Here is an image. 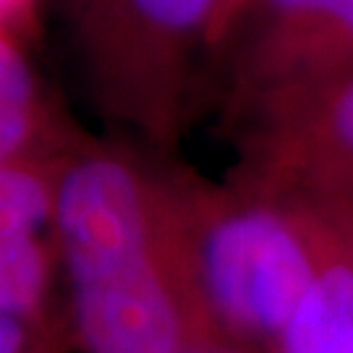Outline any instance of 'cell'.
Returning a JSON list of instances; mask_svg holds the SVG:
<instances>
[{"label": "cell", "instance_id": "2", "mask_svg": "<svg viewBox=\"0 0 353 353\" xmlns=\"http://www.w3.org/2000/svg\"><path fill=\"white\" fill-rule=\"evenodd\" d=\"M191 259L214 330L230 348L272 353L319 267L301 196L181 176Z\"/></svg>", "mask_w": 353, "mask_h": 353}, {"label": "cell", "instance_id": "6", "mask_svg": "<svg viewBox=\"0 0 353 353\" xmlns=\"http://www.w3.org/2000/svg\"><path fill=\"white\" fill-rule=\"evenodd\" d=\"M63 157L0 165V312L55 322V199Z\"/></svg>", "mask_w": 353, "mask_h": 353}, {"label": "cell", "instance_id": "9", "mask_svg": "<svg viewBox=\"0 0 353 353\" xmlns=\"http://www.w3.org/2000/svg\"><path fill=\"white\" fill-rule=\"evenodd\" d=\"M249 6H252V0H223L220 13H217V19H214L212 34H210V48L225 45L228 37L233 34V29L239 26L241 16L246 13Z\"/></svg>", "mask_w": 353, "mask_h": 353}, {"label": "cell", "instance_id": "5", "mask_svg": "<svg viewBox=\"0 0 353 353\" xmlns=\"http://www.w3.org/2000/svg\"><path fill=\"white\" fill-rule=\"evenodd\" d=\"M223 0H87L84 24L97 68L126 102L131 74H139L137 110L147 108L150 84L152 113L165 115L170 105V74L183 63L194 42L210 45ZM121 102V105H123Z\"/></svg>", "mask_w": 353, "mask_h": 353}, {"label": "cell", "instance_id": "1", "mask_svg": "<svg viewBox=\"0 0 353 353\" xmlns=\"http://www.w3.org/2000/svg\"><path fill=\"white\" fill-rule=\"evenodd\" d=\"M55 246L68 338L81 353L228 345L199 293L181 176L123 150L63 154Z\"/></svg>", "mask_w": 353, "mask_h": 353}, {"label": "cell", "instance_id": "3", "mask_svg": "<svg viewBox=\"0 0 353 353\" xmlns=\"http://www.w3.org/2000/svg\"><path fill=\"white\" fill-rule=\"evenodd\" d=\"M230 39L236 102L254 118L351 71L353 0H252Z\"/></svg>", "mask_w": 353, "mask_h": 353}, {"label": "cell", "instance_id": "10", "mask_svg": "<svg viewBox=\"0 0 353 353\" xmlns=\"http://www.w3.org/2000/svg\"><path fill=\"white\" fill-rule=\"evenodd\" d=\"M34 0H0V26L13 29L21 19L29 16Z\"/></svg>", "mask_w": 353, "mask_h": 353}, {"label": "cell", "instance_id": "4", "mask_svg": "<svg viewBox=\"0 0 353 353\" xmlns=\"http://www.w3.org/2000/svg\"><path fill=\"white\" fill-rule=\"evenodd\" d=\"M249 121L239 181L275 194L353 196V68Z\"/></svg>", "mask_w": 353, "mask_h": 353}, {"label": "cell", "instance_id": "7", "mask_svg": "<svg viewBox=\"0 0 353 353\" xmlns=\"http://www.w3.org/2000/svg\"><path fill=\"white\" fill-rule=\"evenodd\" d=\"M296 196L314 220L319 267L272 353H353V196Z\"/></svg>", "mask_w": 353, "mask_h": 353}, {"label": "cell", "instance_id": "8", "mask_svg": "<svg viewBox=\"0 0 353 353\" xmlns=\"http://www.w3.org/2000/svg\"><path fill=\"white\" fill-rule=\"evenodd\" d=\"M68 330L0 312V353H68Z\"/></svg>", "mask_w": 353, "mask_h": 353}, {"label": "cell", "instance_id": "11", "mask_svg": "<svg viewBox=\"0 0 353 353\" xmlns=\"http://www.w3.org/2000/svg\"><path fill=\"white\" fill-rule=\"evenodd\" d=\"M194 353H246V351H239V348L223 345V348H204V351H194Z\"/></svg>", "mask_w": 353, "mask_h": 353}]
</instances>
